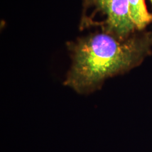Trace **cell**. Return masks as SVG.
<instances>
[{"instance_id": "7a4b0ae2", "label": "cell", "mask_w": 152, "mask_h": 152, "mask_svg": "<svg viewBox=\"0 0 152 152\" xmlns=\"http://www.w3.org/2000/svg\"><path fill=\"white\" fill-rule=\"evenodd\" d=\"M98 15L103 18L99 27L102 32L125 39L137 31L132 22L129 0H84L81 27L92 26Z\"/></svg>"}, {"instance_id": "3957f363", "label": "cell", "mask_w": 152, "mask_h": 152, "mask_svg": "<svg viewBox=\"0 0 152 152\" xmlns=\"http://www.w3.org/2000/svg\"><path fill=\"white\" fill-rule=\"evenodd\" d=\"M131 19L137 31H142L152 23V14L148 11L145 0H129Z\"/></svg>"}, {"instance_id": "277c9868", "label": "cell", "mask_w": 152, "mask_h": 152, "mask_svg": "<svg viewBox=\"0 0 152 152\" xmlns=\"http://www.w3.org/2000/svg\"><path fill=\"white\" fill-rule=\"evenodd\" d=\"M151 2H152V0H151Z\"/></svg>"}, {"instance_id": "6da1fadb", "label": "cell", "mask_w": 152, "mask_h": 152, "mask_svg": "<svg viewBox=\"0 0 152 152\" xmlns=\"http://www.w3.org/2000/svg\"><path fill=\"white\" fill-rule=\"evenodd\" d=\"M72 65L64 85L80 94L97 91L104 82L141 64L152 51V31L125 39L102 32L69 43Z\"/></svg>"}]
</instances>
